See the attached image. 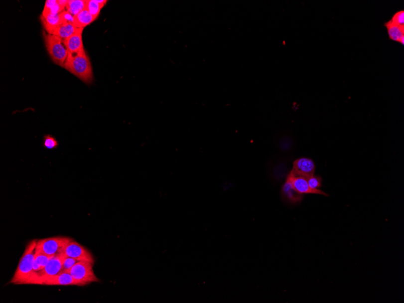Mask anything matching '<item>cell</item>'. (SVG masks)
Here are the masks:
<instances>
[{
	"label": "cell",
	"mask_w": 404,
	"mask_h": 303,
	"mask_svg": "<svg viewBox=\"0 0 404 303\" xmlns=\"http://www.w3.org/2000/svg\"><path fill=\"white\" fill-rule=\"evenodd\" d=\"M308 184L310 188L313 189H318L321 186L322 179L320 176H312L307 178Z\"/></svg>",
	"instance_id": "obj_23"
},
{
	"label": "cell",
	"mask_w": 404,
	"mask_h": 303,
	"mask_svg": "<svg viewBox=\"0 0 404 303\" xmlns=\"http://www.w3.org/2000/svg\"><path fill=\"white\" fill-rule=\"evenodd\" d=\"M53 256H46V255L39 253L36 252L35 259H34L33 271L31 275L29 284L39 285L42 278V273L46 267L47 263Z\"/></svg>",
	"instance_id": "obj_7"
},
{
	"label": "cell",
	"mask_w": 404,
	"mask_h": 303,
	"mask_svg": "<svg viewBox=\"0 0 404 303\" xmlns=\"http://www.w3.org/2000/svg\"><path fill=\"white\" fill-rule=\"evenodd\" d=\"M391 21L395 24L404 27V11L401 10L398 11L393 15Z\"/></svg>",
	"instance_id": "obj_22"
},
{
	"label": "cell",
	"mask_w": 404,
	"mask_h": 303,
	"mask_svg": "<svg viewBox=\"0 0 404 303\" xmlns=\"http://www.w3.org/2000/svg\"><path fill=\"white\" fill-rule=\"evenodd\" d=\"M315 170V165L313 161L309 158L302 157L294 161L291 172L307 179L313 175Z\"/></svg>",
	"instance_id": "obj_10"
},
{
	"label": "cell",
	"mask_w": 404,
	"mask_h": 303,
	"mask_svg": "<svg viewBox=\"0 0 404 303\" xmlns=\"http://www.w3.org/2000/svg\"><path fill=\"white\" fill-rule=\"evenodd\" d=\"M36 243L37 240H33L27 245L10 283L14 285L29 284L33 271Z\"/></svg>",
	"instance_id": "obj_2"
},
{
	"label": "cell",
	"mask_w": 404,
	"mask_h": 303,
	"mask_svg": "<svg viewBox=\"0 0 404 303\" xmlns=\"http://www.w3.org/2000/svg\"><path fill=\"white\" fill-rule=\"evenodd\" d=\"M43 35L47 52H49L53 61L56 64L64 67L69 56V51L65 44L64 39L45 32Z\"/></svg>",
	"instance_id": "obj_3"
},
{
	"label": "cell",
	"mask_w": 404,
	"mask_h": 303,
	"mask_svg": "<svg viewBox=\"0 0 404 303\" xmlns=\"http://www.w3.org/2000/svg\"><path fill=\"white\" fill-rule=\"evenodd\" d=\"M78 260H76L75 259H73V258L66 257H65V259L63 261V267H62V273H69L71 269L74 266L76 263H78Z\"/></svg>",
	"instance_id": "obj_21"
},
{
	"label": "cell",
	"mask_w": 404,
	"mask_h": 303,
	"mask_svg": "<svg viewBox=\"0 0 404 303\" xmlns=\"http://www.w3.org/2000/svg\"><path fill=\"white\" fill-rule=\"evenodd\" d=\"M66 256L63 254L56 255L51 258L42 273V278L39 285H42L45 280L62 273V267Z\"/></svg>",
	"instance_id": "obj_9"
},
{
	"label": "cell",
	"mask_w": 404,
	"mask_h": 303,
	"mask_svg": "<svg viewBox=\"0 0 404 303\" xmlns=\"http://www.w3.org/2000/svg\"><path fill=\"white\" fill-rule=\"evenodd\" d=\"M66 10V8L59 3L56 0H47L45 4L42 15H56Z\"/></svg>",
	"instance_id": "obj_18"
},
{
	"label": "cell",
	"mask_w": 404,
	"mask_h": 303,
	"mask_svg": "<svg viewBox=\"0 0 404 303\" xmlns=\"http://www.w3.org/2000/svg\"><path fill=\"white\" fill-rule=\"evenodd\" d=\"M83 29H78L73 23L63 24L59 25L58 27L55 28L49 34L59 36V37L65 40V39L73 35V34L77 33L79 31Z\"/></svg>",
	"instance_id": "obj_15"
},
{
	"label": "cell",
	"mask_w": 404,
	"mask_h": 303,
	"mask_svg": "<svg viewBox=\"0 0 404 303\" xmlns=\"http://www.w3.org/2000/svg\"><path fill=\"white\" fill-rule=\"evenodd\" d=\"M385 26L390 39L404 44V27L393 23L391 20L386 22Z\"/></svg>",
	"instance_id": "obj_14"
},
{
	"label": "cell",
	"mask_w": 404,
	"mask_h": 303,
	"mask_svg": "<svg viewBox=\"0 0 404 303\" xmlns=\"http://www.w3.org/2000/svg\"><path fill=\"white\" fill-rule=\"evenodd\" d=\"M64 68L84 83L87 84L92 83L93 73L91 62L85 50L73 54L69 53Z\"/></svg>",
	"instance_id": "obj_1"
},
{
	"label": "cell",
	"mask_w": 404,
	"mask_h": 303,
	"mask_svg": "<svg viewBox=\"0 0 404 303\" xmlns=\"http://www.w3.org/2000/svg\"><path fill=\"white\" fill-rule=\"evenodd\" d=\"M287 180L289 181L293 186V188L295 189L296 191L299 192V194H320L324 195V196H329L328 194L325 193L324 192L320 190V189H313L310 188L309 184H308L306 178L299 176V175H295L290 172L288 175Z\"/></svg>",
	"instance_id": "obj_8"
},
{
	"label": "cell",
	"mask_w": 404,
	"mask_h": 303,
	"mask_svg": "<svg viewBox=\"0 0 404 303\" xmlns=\"http://www.w3.org/2000/svg\"><path fill=\"white\" fill-rule=\"evenodd\" d=\"M73 239L67 237H54L37 240L36 252L49 256L64 253L65 248Z\"/></svg>",
	"instance_id": "obj_4"
},
{
	"label": "cell",
	"mask_w": 404,
	"mask_h": 303,
	"mask_svg": "<svg viewBox=\"0 0 404 303\" xmlns=\"http://www.w3.org/2000/svg\"><path fill=\"white\" fill-rule=\"evenodd\" d=\"M282 197L286 202L291 204L300 202L303 199V194H299L293 188L292 184L286 180L281 189Z\"/></svg>",
	"instance_id": "obj_13"
},
{
	"label": "cell",
	"mask_w": 404,
	"mask_h": 303,
	"mask_svg": "<svg viewBox=\"0 0 404 303\" xmlns=\"http://www.w3.org/2000/svg\"><path fill=\"white\" fill-rule=\"evenodd\" d=\"M83 31V29L79 31L78 32L73 34L70 37L65 39V44H66L70 54L80 52L82 50H84L83 36H82Z\"/></svg>",
	"instance_id": "obj_12"
},
{
	"label": "cell",
	"mask_w": 404,
	"mask_h": 303,
	"mask_svg": "<svg viewBox=\"0 0 404 303\" xmlns=\"http://www.w3.org/2000/svg\"><path fill=\"white\" fill-rule=\"evenodd\" d=\"M86 8L85 0H69L66 10L72 15L76 16Z\"/></svg>",
	"instance_id": "obj_19"
},
{
	"label": "cell",
	"mask_w": 404,
	"mask_h": 303,
	"mask_svg": "<svg viewBox=\"0 0 404 303\" xmlns=\"http://www.w3.org/2000/svg\"><path fill=\"white\" fill-rule=\"evenodd\" d=\"M61 20L62 24L67 23H73L74 21V16L72 15L71 13L68 12V11L64 10L63 12L60 13Z\"/></svg>",
	"instance_id": "obj_24"
},
{
	"label": "cell",
	"mask_w": 404,
	"mask_h": 303,
	"mask_svg": "<svg viewBox=\"0 0 404 303\" xmlns=\"http://www.w3.org/2000/svg\"><path fill=\"white\" fill-rule=\"evenodd\" d=\"M108 1L106 0H86V9L88 10L95 19L100 15L101 10Z\"/></svg>",
	"instance_id": "obj_17"
},
{
	"label": "cell",
	"mask_w": 404,
	"mask_h": 303,
	"mask_svg": "<svg viewBox=\"0 0 404 303\" xmlns=\"http://www.w3.org/2000/svg\"><path fill=\"white\" fill-rule=\"evenodd\" d=\"M59 143L55 137L49 135H44L43 137V147L48 150L58 149Z\"/></svg>",
	"instance_id": "obj_20"
},
{
	"label": "cell",
	"mask_w": 404,
	"mask_h": 303,
	"mask_svg": "<svg viewBox=\"0 0 404 303\" xmlns=\"http://www.w3.org/2000/svg\"><path fill=\"white\" fill-rule=\"evenodd\" d=\"M42 285L47 286H77L80 284L73 279L71 275L68 273H62L55 276L45 280Z\"/></svg>",
	"instance_id": "obj_11"
},
{
	"label": "cell",
	"mask_w": 404,
	"mask_h": 303,
	"mask_svg": "<svg viewBox=\"0 0 404 303\" xmlns=\"http://www.w3.org/2000/svg\"><path fill=\"white\" fill-rule=\"evenodd\" d=\"M64 254L78 261L89 262L94 264L95 259L88 249L84 247L74 240H72L65 248Z\"/></svg>",
	"instance_id": "obj_6"
},
{
	"label": "cell",
	"mask_w": 404,
	"mask_h": 303,
	"mask_svg": "<svg viewBox=\"0 0 404 303\" xmlns=\"http://www.w3.org/2000/svg\"><path fill=\"white\" fill-rule=\"evenodd\" d=\"M93 265L89 262H78L71 269L69 274L80 284V287H84L92 283L100 282V280L93 271Z\"/></svg>",
	"instance_id": "obj_5"
},
{
	"label": "cell",
	"mask_w": 404,
	"mask_h": 303,
	"mask_svg": "<svg viewBox=\"0 0 404 303\" xmlns=\"http://www.w3.org/2000/svg\"><path fill=\"white\" fill-rule=\"evenodd\" d=\"M96 19L86 8L74 16L73 24L78 29H84L85 27L92 23Z\"/></svg>",
	"instance_id": "obj_16"
}]
</instances>
